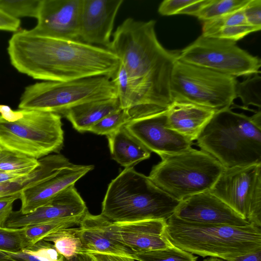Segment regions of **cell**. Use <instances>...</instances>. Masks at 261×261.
Instances as JSON below:
<instances>
[{"instance_id":"1","label":"cell","mask_w":261,"mask_h":261,"mask_svg":"<svg viewBox=\"0 0 261 261\" xmlns=\"http://www.w3.org/2000/svg\"><path fill=\"white\" fill-rule=\"evenodd\" d=\"M8 53L13 66L36 80L64 82L95 76L110 78L120 61L110 49L79 41L15 32Z\"/></svg>"},{"instance_id":"2","label":"cell","mask_w":261,"mask_h":261,"mask_svg":"<svg viewBox=\"0 0 261 261\" xmlns=\"http://www.w3.org/2000/svg\"><path fill=\"white\" fill-rule=\"evenodd\" d=\"M155 23L125 19L113 34L108 49L124 67L141 106L165 111L172 101L171 77L179 51L161 44Z\"/></svg>"},{"instance_id":"3","label":"cell","mask_w":261,"mask_h":261,"mask_svg":"<svg viewBox=\"0 0 261 261\" xmlns=\"http://www.w3.org/2000/svg\"><path fill=\"white\" fill-rule=\"evenodd\" d=\"M196 140L225 168L261 163L260 109L251 116L231 108L217 112Z\"/></svg>"},{"instance_id":"4","label":"cell","mask_w":261,"mask_h":261,"mask_svg":"<svg viewBox=\"0 0 261 261\" xmlns=\"http://www.w3.org/2000/svg\"><path fill=\"white\" fill-rule=\"evenodd\" d=\"M179 202L148 176L127 168L109 184L100 214L113 222L167 220Z\"/></svg>"},{"instance_id":"5","label":"cell","mask_w":261,"mask_h":261,"mask_svg":"<svg viewBox=\"0 0 261 261\" xmlns=\"http://www.w3.org/2000/svg\"><path fill=\"white\" fill-rule=\"evenodd\" d=\"M165 235L172 244L203 257L226 261L261 250V227L189 222L173 215L167 220Z\"/></svg>"},{"instance_id":"6","label":"cell","mask_w":261,"mask_h":261,"mask_svg":"<svg viewBox=\"0 0 261 261\" xmlns=\"http://www.w3.org/2000/svg\"><path fill=\"white\" fill-rule=\"evenodd\" d=\"M148 178L159 188L181 201L210 191L224 167L213 156L192 147L179 153L161 156Z\"/></svg>"},{"instance_id":"7","label":"cell","mask_w":261,"mask_h":261,"mask_svg":"<svg viewBox=\"0 0 261 261\" xmlns=\"http://www.w3.org/2000/svg\"><path fill=\"white\" fill-rule=\"evenodd\" d=\"M14 122L0 115V147L39 160L58 153L64 144L62 116L36 110L21 109Z\"/></svg>"},{"instance_id":"8","label":"cell","mask_w":261,"mask_h":261,"mask_svg":"<svg viewBox=\"0 0 261 261\" xmlns=\"http://www.w3.org/2000/svg\"><path fill=\"white\" fill-rule=\"evenodd\" d=\"M117 97L112 79L95 76L68 81H44L25 88L19 109L36 110L61 115L82 103Z\"/></svg>"},{"instance_id":"9","label":"cell","mask_w":261,"mask_h":261,"mask_svg":"<svg viewBox=\"0 0 261 261\" xmlns=\"http://www.w3.org/2000/svg\"><path fill=\"white\" fill-rule=\"evenodd\" d=\"M237 78L177 60L171 77L172 101H186L216 111L231 108Z\"/></svg>"},{"instance_id":"10","label":"cell","mask_w":261,"mask_h":261,"mask_svg":"<svg viewBox=\"0 0 261 261\" xmlns=\"http://www.w3.org/2000/svg\"><path fill=\"white\" fill-rule=\"evenodd\" d=\"M177 60L236 78L260 73V58L236 42L202 35L179 51Z\"/></svg>"},{"instance_id":"11","label":"cell","mask_w":261,"mask_h":261,"mask_svg":"<svg viewBox=\"0 0 261 261\" xmlns=\"http://www.w3.org/2000/svg\"><path fill=\"white\" fill-rule=\"evenodd\" d=\"M209 192L249 223L261 227V163L224 168Z\"/></svg>"},{"instance_id":"12","label":"cell","mask_w":261,"mask_h":261,"mask_svg":"<svg viewBox=\"0 0 261 261\" xmlns=\"http://www.w3.org/2000/svg\"><path fill=\"white\" fill-rule=\"evenodd\" d=\"M167 122L166 110L132 118L124 126L148 150L160 157L192 147L193 141L168 128Z\"/></svg>"},{"instance_id":"13","label":"cell","mask_w":261,"mask_h":261,"mask_svg":"<svg viewBox=\"0 0 261 261\" xmlns=\"http://www.w3.org/2000/svg\"><path fill=\"white\" fill-rule=\"evenodd\" d=\"M82 0H41L36 25L30 31L35 35L80 41V19Z\"/></svg>"},{"instance_id":"14","label":"cell","mask_w":261,"mask_h":261,"mask_svg":"<svg viewBox=\"0 0 261 261\" xmlns=\"http://www.w3.org/2000/svg\"><path fill=\"white\" fill-rule=\"evenodd\" d=\"M167 220L147 219L127 222L110 221L108 236L134 253L165 249L174 245L165 235Z\"/></svg>"},{"instance_id":"15","label":"cell","mask_w":261,"mask_h":261,"mask_svg":"<svg viewBox=\"0 0 261 261\" xmlns=\"http://www.w3.org/2000/svg\"><path fill=\"white\" fill-rule=\"evenodd\" d=\"M173 215L180 220L195 223L233 226L250 224L209 191L180 201Z\"/></svg>"},{"instance_id":"16","label":"cell","mask_w":261,"mask_h":261,"mask_svg":"<svg viewBox=\"0 0 261 261\" xmlns=\"http://www.w3.org/2000/svg\"><path fill=\"white\" fill-rule=\"evenodd\" d=\"M123 0H82L80 41L109 49L114 22Z\"/></svg>"},{"instance_id":"17","label":"cell","mask_w":261,"mask_h":261,"mask_svg":"<svg viewBox=\"0 0 261 261\" xmlns=\"http://www.w3.org/2000/svg\"><path fill=\"white\" fill-rule=\"evenodd\" d=\"M88 211L86 204L71 185L56 195L48 203L34 211L22 214L13 211L5 227L18 228L72 217L84 216Z\"/></svg>"},{"instance_id":"18","label":"cell","mask_w":261,"mask_h":261,"mask_svg":"<svg viewBox=\"0 0 261 261\" xmlns=\"http://www.w3.org/2000/svg\"><path fill=\"white\" fill-rule=\"evenodd\" d=\"M93 165H80L71 163L59 170L46 180L20 193L22 214L30 213L48 203L56 195L75 183L92 170Z\"/></svg>"},{"instance_id":"19","label":"cell","mask_w":261,"mask_h":261,"mask_svg":"<svg viewBox=\"0 0 261 261\" xmlns=\"http://www.w3.org/2000/svg\"><path fill=\"white\" fill-rule=\"evenodd\" d=\"M110 221L101 214L86 213L78 226L82 253H106L134 258L133 251L108 236Z\"/></svg>"},{"instance_id":"20","label":"cell","mask_w":261,"mask_h":261,"mask_svg":"<svg viewBox=\"0 0 261 261\" xmlns=\"http://www.w3.org/2000/svg\"><path fill=\"white\" fill-rule=\"evenodd\" d=\"M216 112L193 103L173 100L167 110V126L193 141Z\"/></svg>"},{"instance_id":"21","label":"cell","mask_w":261,"mask_h":261,"mask_svg":"<svg viewBox=\"0 0 261 261\" xmlns=\"http://www.w3.org/2000/svg\"><path fill=\"white\" fill-rule=\"evenodd\" d=\"M117 97L90 101L72 107L61 116L65 117L77 131L89 132L103 118L120 109Z\"/></svg>"},{"instance_id":"22","label":"cell","mask_w":261,"mask_h":261,"mask_svg":"<svg viewBox=\"0 0 261 261\" xmlns=\"http://www.w3.org/2000/svg\"><path fill=\"white\" fill-rule=\"evenodd\" d=\"M39 165L32 172L17 179L0 184V197L20 194L24 190L50 178L61 169L71 164L60 154H49L39 159Z\"/></svg>"},{"instance_id":"23","label":"cell","mask_w":261,"mask_h":261,"mask_svg":"<svg viewBox=\"0 0 261 261\" xmlns=\"http://www.w3.org/2000/svg\"><path fill=\"white\" fill-rule=\"evenodd\" d=\"M112 158L125 168L134 167L140 162L148 159L151 151L122 126L107 136Z\"/></svg>"},{"instance_id":"24","label":"cell","mask_w":261,"mask_h":261,"mask_svg":"<svg viewBox=\"0 0 261 261\" xmlns=\"http://www.w3.org/2000/svg\"><path fill=\"white\" fill-rule=\"evenodd\" d=\"M84 216H76L21 227L26 247L31 246L59 230L79 226Z\"/></svg>"},{"instance_id":"25","label":"cell","mask_w":261,"mask_h":261,"mask_svg":"<svg viewBox=\"0 0 261 261\" xmlns=\"http://www.w3.org/2000/svg\"><path fill=\"white\" fill-rule=\"evenodd\" d=\"M43 240L51 243L65 259L82 253L79 227L61 229L49 234Z\"/></svg>"},{"instance_id":"26","label":"cell","mask_w":261,"mask_h":261,"mask_svg":"<svg viewBox=\"0 0 261 261\" xmlns=\"http://www.w3.org/2000/svg\"><path fill=\"white\" fill-rule=\"evenodd\" d=\"M39 164V160L0 147V171L24 175Z\"/></svg>"},{"instance_id":"27","label":"cell","mask_w":261,"mask_h":261,"mask_svg":"<svg viewBox=\"0 0 261 261\" xmlns=\"http://www.w3.org/2000/svg\"><path fill=\"white\" fill-rule=\"evenodd\" d=\"M6 252L11 256L23 261H65V259L51 243L43 240L16 252Z\"/></svg>"},{"instance_id":"28","label":"cell","mask_w":261,"mask_h":261,"mask_svg":"<svg viewBox=\"0 0 261 261\" xmlns=\"http://www.w3.org/2000/svg\"><path fill=\"white\" fill-rule=\"evenodd\" d=\"M250 0H207L196 17L203 22L243 9Z\"/></svg>"},{"instance_id":"29","label":"cell","mask_w":261,"mask_h":261,"mask_svg":"<svg viewBox=\"0 0 261 261\" xmlns=\"http://www.w3.org/2000/svg\"><path fill=\"white\" fill-rule=\"evenodd\" d=\"M111 79L116 87L121 108L129 110L134 107L143 106L133 90L126 71L121 63Z\"/></svg>"},{"instance_id":"30","label":"cell","mask_w":261,"mask_h":261,"mask_svg":"<svg viewBox=\"0 0 261 261\" xmlns=\"http://www.w3.org/2000/svg\"><path fill=\"white\" fill-rule=\"evenodd\" d=\"M134 259L138 261H197L198 257L175 246L154 250L136 252Z\"/></svg>"},{"instance_id":"31","label":"cell","mask_w":261,"mask_h":261,"mask_svg":"<svg viewBox=\"0 0 261 261\" xmlns=\"http://www.w3.org/2000/svg\"><path fill=\"white\" fill-rule=\"evenodd\" d=\"M261 77L259 74L248 76L241 82H238L236 88V98H240L245 108L253 106L260 109Z\"/></svg>"},{"instance_id":"32","label":"cell","mask_w":261,"mask_h":261,"mask_svg":"<svg viewBox=\"0 0 261 261\" xmlns=\"http://www.w3.org/2000/svg\"><path fill=\"white\" fill-rule=\"evenodd\" d=\"M132 119L129 109L120 108L103 118L92 126L89 132L107 136L125 125Z\"/></svg>"},{"instance_id":"33","label":"cell","mask_w":261,"mask_h":261,"mask_svg":"<svg viewBox=\"0 0 261 261\" xmlns=\"http://www.w3.org/2000/svg\"><path fill=\"white\" fill-rule=\"evenodd\" d=\"M41 0H0V9L10 16L37 18Z\"/></svg>"},{"instance_id":"34","label":"cell","mask_w":261,"mask_h":261,"mask_svg":"<svg viewBox=\"0 0 261 261\" xmlns=\"http://www.w3.org/2000/svg\"><path fill=\"white\" fill-rule=\"evenodd\" d=\"M207 0H165L158 8L163 16L186 14L196 16Z\"/></svg>"},{"instance_id":"35","label":"cell","mask_w":261,"mask_h":261,"mask_svg":"<svg viewBox=\"0 0 261 261\" xmlns=\"http://www.w3.org/2000/svg\"><path fill=\"white\" fill-rule=\"evenodd\" d=\"M244 8L203 22L201 35L207 36L213 31L221 28L248 24L244 15Z\"/></svg>"},{"instance_id":"36","label":"cell","mask_w":261,"mask_h":261,"mask_svg":"<svg viewBox=\"0 0 261 261\" xmlns=\"http://www.w3.org/2000/svg\"><path fill=\"white\" fill-rule=\"evenodd\" d=\"M26 247L20 228L0 227V250L16 252Z\"/></svg>"},{"instance_id":"37","label":"cell","mask_w":261,"mask_h":261,"mask_svg":"<svg viewBox=\"0 0 261 261\" xmlns=\"http://www.w3.org/2000/svg\"><path fill=\"white\" fill-rule=\"evenodd\" d=\"M259 30L258 28L245 24L221 28L213 31L205 37L237 42L248 34Z\"/></svg>"},{"instance_id":"38","label":"cell","mask_w":261,"mask_h":261,"mask_svg":"<svg viewBox=\"0 0 261 261\" xmlns=\"http://www.w3.org/2000/svg\"><path fill=\"white\" fill-rule=\"evenodd\" d=\"M243 10L247 23L260 30L261 1L250 0Z\"/></svg>"},{"instance_id":"39","label":"cell","mask_w":261,"mask_h":261,"mask_svg":"<svg viewBox=\"0 0 261 261\" xmlns=\"http://www.w3.org/2000/svg\"><path fill=\"white\" fill-rule=\"evenodd\" d=\"M20 194L0 197V227H5L6 223L12 213L14 202L19 199Z\"/></svg>"},{"instance_id":"40","label":"cell","mask_w":261,"mask_h":261,"mask_svg":"<svg viewBox=\"0 0 261 261\" xmlns=\"http://www.w3.org/2000/svg\"><path fill=\"white\" fill-rule=\"evenodd\" d=\"M20 24V19L10 16L0 9V30L16 32Z\"/></svg>"},{"instance_id":"41","label":"cell","mask_w":261,"mask_h":261,"mask_svg":"<svg viewBox=\"0 0 261 261\" xmlns=\"http://www.w3.org/2000/svg\"><path fill=\"white\" fill-rule=\"evenodd\" d=\"M89 255L91 261H135L132 257L106 254V253H91L87 254Z\"/></svg>"},{"instance_id":"42","label":"cell","mask_w":261,"mask_h":261,"mask_svg":"<svg viewBox=\"0 0 261 261\" xmlns=\"http://www.w3.org/2000/svg\"><path fill=\"white\" fill-rule=\"evenodd\" d=\"M22 110H13L9 106L0 105V115L9 122H14L22 116Z\"/></svg>"},{"instance_id":"43","label":"cell","mask_w":261,"mask_h":261,"mask_svg":"<svg viewBox=\"0 0 261 261\" xmlns=\"http://www.w3.org/2000/svg\"><path fill=\"white\" fill-rule=\"evenodd\" d=\"M228 261H261V250L240 255Z\"/></svg>"},{"instance_id":"44","label":"cell","mask_w":261,"mask_h":261,"mask_svg":"<svg viewBox=\"0 0 261 261\" xmlns=\"http://www.w3.org/2000/svg\"><path fill=\"white\" fill-rule=\"evenodd\" d=\"M65 261H91L89 255L86 253L77 254L69 259H65Z\"/></svg>"},{"instance_id":"45","label":"cell","mask_w":261,"mask_h":261,"mask_svg":"<svg viewBox=\"0 0 261 261\" xmlns=\"http://www.w3.org/2000/svg\"><path fill=\"white\" fill-rule=\"evenodd\" d=\"M0 261H23L15 258L9 255L6 251L0 250Z\"/></svg>"},{"instance_id":"46","label":"cell","mask_w":261,"mask_h":261,"mask_svg":"<svg viewBox=\"0 0 261 261\" xmlns=\"http://www.w3.org/2000/svg\"><path fill=\"white\" fill-rule=\"evenodd\" d=\"M202 261H226L225 260L216 258V257H207L204 259Z\"/></svg>"}]
</instances>
